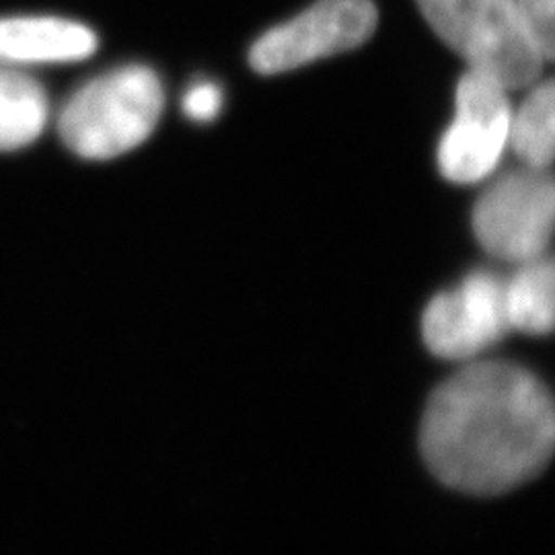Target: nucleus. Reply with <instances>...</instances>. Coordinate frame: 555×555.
<instances>
[{
  "label": "nucleus",
  "instance_id": "nucleus-11",
  "mask_svg": "<svg viewBox=\"0 0 555 555\" xmlns=\"http://www.w3.org/2000/svg\"><path fill=\"white\" fill-rule=\"evenodd\" d=\"M508 144L527 167L547 169L555 160V79L535 85L511 121Z\"/></svg>",
  "mask_w": 555,
  "mask_h": 555
},
{
  "label": "nucleus",
  "instance_id": "nucleus-5",
  "mask_svg": "<svg viewBox=\"0 0 555 555\" xmlns=\"http://www.w3.org/2000/svg\"><path fill=\"white\" fill-rule=\"evenodd\" d=\"M377 23L373 0H318L295 20L266 31L254 43L249 64L259 75L288 73L354 50L375 34Z\"/></svg>",
  "mask_w": 555,
  "mask_h": 555
},
{
  "label": "nucleus",
  "instance_id": "nucleus-9",
  "mask_svg": "<svg viewBox=\"0 0 555 555\" xmlns=\"http://www.w3.org/2000/svg\"><path fill=\"white\" fill-rule=\"evenodd\" d=\"M50 118L43 85L13 68H0V153H13L40 139Z\"/></svg>",
  "mask_w": 555,
  "mask_h": 555
},
{
  "label": "nucleus",
  "instance_id": "nucleus-6",
  "mask_svg": "<svg viewBox=\"0 0 555 555\" xmlns=\"http://www.w3.org/2000/svg\"><path fill=\"white\" fill-rule=\"evenodd\" d=\"M506 91L500 80L476 68L459 80L455 121L438 144V167L449 181L477 183L496 169L513 121Z\"/></svg>",
  "mask_w": 555,
  "mask_h": 555
},
{
  "label": "nucleus",
  "instance_id": "nucleus-4",
  "mask_svg": "<svg viewBox=\"0 0 555 555\" xmlns=\"http://www.w3.org/2000/svg\"><path fill=\"white\" fill-rule=\"evenodd\" d=\"M474 233L481 247L506 261L545 254L555 233V176L525 167L490 185L474 208Z\"/></svg>",
  "mask_w": 555,
  "mask_h": 555
},
{
  "label": "nucleus",
  "instance_id": "nucleus-13",
  "mask_svg": "<svg viewBox=\"0 0 555 555\" xmlns=\"http://www.w3.org/2000/svg\"><path fill=\"white\" fill-rule=\"evenodd\" d=\"M183 114L194 121H212L222 109V91L219 85L210 80H202L192 85L183 95Z\"/></svg>",
  "mask_w": 555,
  "mask_h": 555
},
{
  "label": "nucleus",
  "instance_id": "nucleus-2",
  "mask_svg": "<svg viewBox=\"0 0 555 555\" xmlns=\"http://www.w3.org/2000/svg\"><path fill=\"white\" fill-rule=\"evenodd\" d=\"M163 107L165 91L153 68L119 66L89 80L64 103L60 139L80 159H116L153 134Z\"/></svg>",
  "mask_w": 555,
  "mask_h": 555
},
{
  "label": "nucleus",
  "instance_id": "nucleus-10",
  "mask_svg": "<svg viewBox=\"0 0 555 555\" xmlns=\"http://www.w3.org/2000/svg\"><path fill=\"white\" fill-rule=\"evenodd\" d=\"M506 309L513 330L529 336L555 332V258L522 261L506 282Z\"/></svg>",
  "mask_w": 555,
  "mask_h": 555
},
{
  "label": "nucleus",
  "instance_id": "nucleus-12",
  "mask_svg": "<svg viewBox=\"0 0 555 555\" xmlns=\"http://www.w3.org/2000/svg\"><path fill=\"white\" fill-rule=\"evenodd\" d=\"M516 9L539 59L555 62V0H516Z\"/></svg>",
  "mask_w": 555,
  "mask_h": 555
},
{
  "label": "nucleus",
  "instance_id": "nucleus-8",
  "mask_svg": "<svg viewBox=\"0 0 555 555\" xmlns=\"http://www.w3.org/2000/svg\"><path fill=\"white\" fill-rule=\"evenodd\" d=\"M91 27L64 17H0V64H70L93 56Z\"/></svg>",
  "mask_w": 555,
  "mask_h": 555
},
{
  "label": "nucleus",
  "instance_id": "nucleus-7",
  "mask_svg": "<svg viewBox=\"0 0 555 555\" xmlns=\"http://www.w3.org/2000/svg\"><path fill=\"white\" fill-rule=\"evenodd\" d=\"M511 330L506 282L492 272L469 274L455 291L433 298L422 318L426 346L447 360L476 357Z\"/></svg>",
  "mask_w": 555,
  "mask_h": 555
},
{
  "label": "nucleus",
  "instance_id": "nucleus-3",
  "mask_svg": "<svg viewBox=\"0 0 555 555\" xmlns=\"http://www.w3.org/2000/svg\"><path fill=\"white\" fill-rule=\"evenodd\" d=\"M422 15L469 68L500 80L508 91L533 85L543 60L529 40L516 0H416Z\"/></svg>",
  "mask_w": 555,
  "mask_h": 555
},
{
  "label": "nucleus",
  "instance_id": "nucleus-1",
  "mask_svg": "<svg viewBox=\"0 0 555 555\" xmlns=\"http://www.w3.org/2000/svg\"><path fill=\"white\" fill-rule=\"evenodd\" d=\"M420 444L444 486L476 496L506 494L554 459V396L522 366L477 362L428 399Z\"/></svg>",
  "mask_w": 555,
  "mask_h": 555
}]
</instances>
